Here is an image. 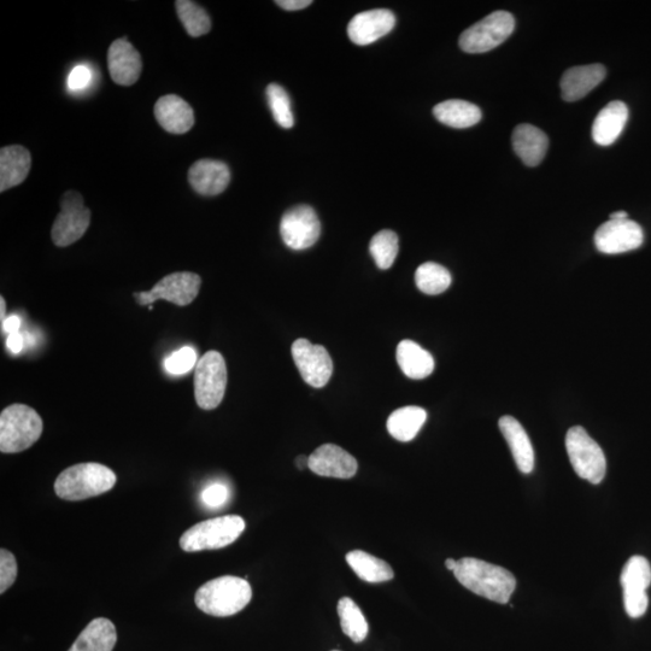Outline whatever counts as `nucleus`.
Here are the masks:
<instances>
[{"label":"nucleus","instance_id":"obj_23","mask_svg":"<svg viewBox=\"0 0 651 651\" xmlns=\"http://www.w3.org/2000/svg\"><path fill=\"white\" fill-rule=\"evenodd\" d=\"M513 148L527 167H537L547 155L549 139L542 129L525 123L515 128Z\"/></svg>","mask_w":651,"mask_h":651},{"label":"nucleus","instance_id":"obj_29","mask_svg":"<svg viewBox=\"0 0 651 651\" xmlns=\"http://www.w3.org/2000/svg\"><path fill=\"white\" fill-rule=\"evenodd\" d=\"M346 562L356 576L367 583H384L394 579L395 573L389 563L378 559L362 550L350 551L346 554Z\"/></svg>","mask_w":651,"mask_h":651},{"label":"nucleus","instance_id":"obj_15","mask_svg":"<svg viewBox=\"0 0 651 651\" xmlns=\"http://www.w3.org/2000/svg\"><path fill=\"white\" fill-rule=\"evenodd\" d=\"M308 468L320 477L350 479L357 473V461L348 451L334 444L321 445L309 456Z\"/></svg>","mask_w":651,"mask_h":651},{"label":"nucleus","instance_id":"obj_42","mask_svg":"<svg viewBox=\"0 0 651 651\" xmlns=\"http://www.w3.org/2000/svg\"><path fill=\"white\" fill-rule=\"evenodd\" d=\"M629 219V214L626 211H617L611 215V220H626Z\"/></svg>","mask_w":651,"mask_h":651},{"label":"nucleus","instance_id":"obj_1","mask_svg":"<svg viewBox=\"0 0 651 651\" xmlns=\"http://www.w3.org/2000/svg\"><path fill=\"white\" fill-rule=\"evenodd\" d=\"M454 574L466 589L497 603H508L516 588L515 577L506 568L474 557L457 561Z\"/></svg>","mask_w":651,"mask_h":651},{"label":"nucleus","instance_id":"obj_38","mask_svg":"<svg viewBox=\"0 0 651 651\" xmlns=\"http://www.w3.org/2000/svg\"><path fill=\"white\" fill-rule=\"evenodd\" d=\"M92 72L91 69L84 64L73 68L68 76V87L70 91L79 92L84 91L87 86L91 84Z\"/></svg>","mask_w":651,"mask_h":651},{"label":"nucleus","instance_id":"obj_12","mask_svg":"<svg viewBox=\"0 0 651 651\" xmlns=\"http://www.w3.org/2000/svg\"><path fill=\"white\" fill-rule=\"evenodd\" d=\"M283 242L292 250L312 248L321 234V222L309 205H297L287 210L280 222Z\"/></svg>","mask_w":651,"mask_h":651},{"label":"nucleus","instance_id":"obj_7","mask_svg":"<svg viewBox=\"0 0 651 651\" xmlns=\"http://www.w3.org/2000/svg\"><path fill=\"white\" fill-rule=\"evenodd\" d=\"M515 20L507 11H496L461 34L460 48L467 54H485L500 46L514 32Z\"/></svg>","mask_w":651,"mask_h":651},{"label":"nucleus","instance_id":"obj_33","mask_svg":"<svg viewBox=\"0 0 651 651\" xmlns=\"http://www.w3.org/2000/svg\"><path fill=\"white\" fill-rule=\"evenodd\" d=\"M369 250H371L377 266L385 271L395 263L398 251H400V240L394 231H380L372 238Z\"/></svg>","mask_w":651,"mask_h":651},{"label":"nucleus","instance_id":"obj_10","mask_svg":"<svg viewBox=\"0 0 651 651\" xmlns=\"http://www.w3.org/2000/svg\"><path fill=\"white\" fill-rule=\"evenodd\" d=\"M201 285V277L195 273H173L158 281L150 291L134 293V298L139 306H152L158 299H166L175 306L186 307L195 301Z\"/></svg>","mask_w":651,"mask_h":651},{"label":"nucleus","instance_id":"obj_21","mask_svg":"<svg viewBox=\"0 0 651 651\" xmlns=\"http://www.w3.org/2000/svg\"><path fill=\"white\" fill-rule=\"evenodd\" d=\"M498 426L506 438L519 471L524 474L531 473L535 468V451L523 425L513 416L506 415L500 419Z\"/></svg>","mask_w":651,"mask_h":651},{"label":"nucleus","instance_id":"obj_3","mask_svg":"<svg viewBox=\"0 0 651 651\" xmlns=\"http://www.w3.org/2000/svg\"><path fill=\"white\" fill-rule=\"evenodd\" d=\"M116 475L101 463H79L64 469L55 483L56 495L66 501L97 497L114 488Z\"/></svg>","mask_w":651,"mask_h":651},{"label":"nucleus","instance_id":"obj_4","mask_svg":"<svg viewBox=\"0 0 651 651\" xmlns=\"http://www.w3.org/2000/svg\"><path fill=\"white\" fill-rule=\"evenodd\" d=\"M40 415L25 404H13L0 415V451L17 454L32 447L43 434Z\"/></svg>","mask_w":651,"mask_h":651},{"label":"nucleus","instance_id":"obj_22","mask_svg":"<svg viewBox=\"0 0 651 651\" xmlns=\"http://www.w3.org/2000/svg\"><path fill=\"white\" fill-rule=\"evenodd\" d=\"M627 120H629V108L624 102L609 103L597 115L594 126H592L594 142L601 146H609L617 142L620 134L624 131Z\"/></svg>","mask_w":651,"mask_h":651},{"label":"nucleus","instance_id":"obj_31","mask_svg":"<svg viewBox=\"0 0 651 651\" xmlns=\"http://www.w3.org/2000/svg\"><path fill=\"white\" fill-rule=\"evenodd\" d=\"M451 281L453 278L448 269L434 262L424 263L415 273L416 286L421 292L430 296L441 295L447 291Z\"/></svg>","mask_w":651,"mask_h":651},{"label":"nucleus","instance_id":"obj_30","mask_svg":"<svg viewBox=\"0 0 651 651\" xmlns=\"http://www.w3.org/2000/svg\"><path fill=\"white\" fill-rule=\"evenodd\" d=\"M340 626L346 636L354 643L365 641L369 627L365 615L357 604L349 597H343L338 602Z\"/></svg>","mask_w":651,"mask_h":651},{"label":"nucleus","instance_id":"obj_32","mask_svg":"<svg viewBox=\"0 0 651 651\" xmlns=\"http://www.w3.org/2000/svg\"><path fill=\"white\" fill-rule=\"evenodd\" d=\"M177 7L178 16L186 29V32L193 38L202 37L208 34L211 29L210 17L202 7H199L191 0H178L175 3Z\"/></svg>","mask_w":651,"mask_h":651},{"label":"nucleus","instance_id":"obj_5","mask_svg":"<svg viewBox=\"0 0 651 651\" xmlns=\"http://www.w3.org/2000/svg\"><path fill=\"white\" fill-rule=\"evenodd\" d=\"M246 527L242 516L226 515L202 521L180 538V547L187 553L228 547L242 535Z\"/></svg>","mask_w":651,"mask_h":651},{"label":"nucleus","instance_id":"obj_16","mask_svg":"<svg viewBox=\"0 0 651 651\" xmlns=\"http://www.w3.org/2000/svg\"><path fill=\"white\" fill-rule=\"evenodd\" d=\"M396 25V16L386 9H375L357 14L348 26V35L354 44L371 45L389 34Z\"/></svg>","mask_w":651,"mask_h":651},{"label":"nucleus","instance_id":"obj_14","mask_svg":"<svg viewBox=\"0 0 651 651\" xmlns=\"http://www.w3.org/2000/svg\"><path fill=\"white\" fill-rule=\"evenodd\" d=\"M643 242L642 227L629 219L604 222L595 233L596 248L606 255H618L636 250Z\"/></svg>","mask_w":651,"mask_h":651},{"label":"nucleus","instance_id":"obj_34","mask_svg":"<svg viewBox=\"0 0 651 651\" xmlns=\"http://www.w3.org/2000/svg\"><path fill=\"white\" fill-rule=\"evenodd\" d=\"M267 98L269 108H271L274 120L278 125L285 129L292 128L295 125V117L292 114L291 99L283 87L278 84L269 85Z\"/></svg>","mask_w":651,"mask_h":651},{"label":"nucleus","instance_id":"obj_2","mask_svg":"<svg viewBox=\"0 0 651 651\" xmlns=\"http://www.w3.org/2000/svg\"><path fill=\"white\" fill-rule=\"evenodd\" d=\"M252 598L248 580L224 576L210 580L196 592V606L205 614L226 618L242 612Z\"/></svg>","mask_w":651,"mask_h":651},{"label":"nucleus","instance_id":"obj_18","mask_svg":"<svg viewBox=\"0 0 651 651\" xmlns=\"http://www.w3.org/2000/svg\"><path fill=\"white\" fill-rule=\"evenodd\" d=\"M189 181L199 195L217 196L230 185V168L221 161L199 160L189 170Z\"/></svg>","mask_w":651,"mask_h":651},{"label":"nucleus","instance_id":"obj_43","mask_svg":"<svg viewBox=\"0 0 651 651\" xmlns=\"http://www.w3.org/2000/svg\"><path fill=\"white\" fill-rule=\"evenodd\" d=\"M308 461H309V457L299 456L296 461L298 468L303 469L304 467H308Z\"/></svg>","mask_w":651,"mask_h":651},{"label":"nucleus","instance_id":"obj_44","mask_svg":"<svg viewBox=\"0 0 651 651\" xmlns=\"http://www.w3.org/2000/svg\"><path fill=\"white\" fill-rule=\"evenodd\" d=\"M7 304H5V299L2 297L0 298V309H2V312H0V320H2V324L5 321V312H7Z\"/></svg>","mask_w":651,"mask_h":651},{"label":"nucleus","instance_id":"obj_24","mask_svg":"<svg viewBox=\"0 0 651 651\" xmlns=\"http://www.w3.org/2000/svg\"><path fill=\"white\" fill-rule=\"evenodd\" d=\"M32 157L23 146H7L0 151V192L19 186L28 177Z\"/></svg>","mask_w":651,"mask_h":651},{"label":"nucleus","instance_id":"obj_37","mask_svg":"<svg viewBox=\"0 0 651 651\" xmlns=\"http://www.w3.org/2000/svg\"><path fill=\"white\" fill-rule=\"evenodd\" d=\"M230 490L225 484L215 483L205 488L201 498L205 506L209 508H220L228 501Z\"/></svg>","mask_w":651,"mask_h":651},{"label":"nucleus","instance_id":"obj_20","mask_svg":"<svg viewBox=\"0 0 651 651\" xmlns=\"http://www.w3.org/2000/svg\"><path fill=\"white\" fill-rule=\"evenodd\" d=\"M155 116L164 131L184 134L195 125L191 105L175 95L164 96L155 104Z\"/></svg>","mask_w":651,"mask_h":651},{"label":"nucleus","instance_id":"obj_39","mask_svg":"<svg viewBox=\"0 0 651 651\" xmlns=\"http://www.w3.org/2000/svg\"><path fill=\"white\" fill-rule=\"evenodd\" d=\"M26 342L23 333L10 334L7 338V348L11 354L19 355L25 349Z\"/></svg>","mask_w":651,"mask_h":651},{"label":"nucleus","instance_id":"obj_41","mask_svg":"<svg viewBox=\"0 0 651 651\" xmlns=\"http://www.w3.org/2000/svg\"><path fill=\"white\" fill-rule=\"evenodd\" d=\"M21 330V319L19 316L16 315H11L9 318L5 319V321L2 324V331L4 333L9 334H14V333H19Z\"/></svg>","mask_w":651,"mask_h":651},{"label":"nucleus","instance_id":"obj_28","mask_svg":"<svg viewBox=\"0 0 651 651\" xmlns=\"http://www.w3.org/2000/svg\"><path fill=\"white\" fill-rule=\"evenodd\" d=\"M427 420L425 409L410 406L395 410L387 419V431L398 442L407 443L418 436Z\"/></svg>","mask_w":651,"mask_h":651},{"label":"nucleus","instance_id":"obj_8","mask_svg":"<svg viewBox=\"0 0 651 651\" xmlns=\"http://www.w3.org/2000/svg\"><path fill=\"white\" fill-rule=\"evenodd\" d=\"M227 366L224 356L208 351L198 361L195 373V397L199 408L213 410L224 400L227 387Z\"/></svg>","mask_w":651,"mask_h":651},{"label":"nucleus","instance_id":"obj_45","mask_svg":"<svg viewBox=\"0 0 651 651\" xmlns=\"http://www.w3.org/2000/svg\"><path fill=\"white\" fill-rule=\"evenodd\" d=\"M445 566H447L449 571L454 572L457 566V561L454 559H448L445 561Z\"/></svg>","mask_w":651,"mask_h":651},{"label":"nucleus","instance_id":"obj_13","mask_svg":"<svg viewBox=\"0 0 651 651\" xmlns=\"http://www.w3.org/2000/svg\"><path fill=\"white\" fill-rule=\"evenodd\" d=\"M292 356L302 378L310 386L320 389L327 385L333 373V362L324 346L308 339H297L292 345Z\"/></svg>","mask_w":651,"mask_h":651},{"label":"nucleus","instance_id":"obj_36","mask_svg":"<svg viewBox=\"0 0 651 651\" xmlns=\"http://www.w3.org/2000/svg\"><path fill=\"white\" fill-rule=\"evenodd\" d=\"M17 578L15 556L7 549L0 550V594L11 588Z\"/></svg>","mask_w":651,"mask_h":651},{"label":"nucleus","instance_id":"obj_6","mask_svg":"<svg viewBox=\"0 0 651 651\" xmlns=\"http://www.w3.org/2000/svg\"><path fill=\"white\" fill-rule=\"evenodd\" d=\"M566 449L574 472L591 484H600L607 472L603 450L583 427H572L567 432Z\"/></svg>","mask_w":651,"mask_h":651},{"label":"nucleus","instance_id":"obj_17","mask_svg":"<svg viewBox=\"0 0 651 651\" xmlns=\"http://www.w3.org/2000/svg\"><path fill=\"white\" fill-rule=\"evenodd\" d=\"M108 67L115 84L132 86L142 74V57L127 38L115 40L109 48Z\"/></svg>","mask_w":651,"mask_h":651},{"label":"nucleus","instance_id":"obj_25","mask_svg":"<svg viewBox=\"0 0 651 651\" xmlns=\"http://www.w3.org/2000/svg\"><path fill=\"white\" fill-rule=\"evenodd\" d=\"M117 642L115 625L109 619L92 620L68 651H113Z\"/></svg>","mask_w":651,"mask_h":651},{"label":"nucleus","instance_id":"obj_26","mask_svg":"<svg viewBox=\"0 0 651 651\" xmlns=\"http://www.w3.org/2000/svg\"><path fill=\"white\" fill-rule=\"evenodd\" d=\"M396 356L402 372L410 379H425L434 371L432 355L412 340H403L398 344Z\"/></svg>","mask_w":651,"mask_h":651},{"label":"nucleus","instance_id":"obj_19","mask_svg":"<svg viewBox=\"0 0 651 651\" xmlns=\"http://www.w3.org/2000/svg\"><path fill=\"white\" fill-rule=\"evenodd\" d=\"M607 70L602 64L574 67L568 69L561 79L563 101L578 102L596 89L606 78Z\"/></svg>","mask_w":651,"mask_h":651},{"label":"nucleus","instance_id":"obj_46","mask_svg":"<svg viewBox=\"0 0 651 651\" xmlns=\"http://www.w3.org/2000/svg\"><path fill=\"white\" fill-rule=\"evenodd\" d=\"M333 651H338V650H333Z\"/></svg>","mask_w":651,"mask_h":651},{"label":"nucleus","instance_id":"obj_40","mask_svg":"<svg viewBox=\"0 0 651 651\" xmlns=\"http://www.w3.org/2000/svg\"><path fill=\"white\" fill-rule=\"evenodd\" d=\"M277 5L287 11L303 10L312 5V0H278Z\"/></svg>","mask_w":651,"mask_h":651},{"label":"nucleus","instance_id":"obj_35","mask_svg":"<svg viewBox=\"0 0 651 651\" xmlns=\"http://www.w3.org/2000/svg\"><path fill=\"white\" fill-rule=\"evenodd\" d=\"M198 357L192 346H184L164 361V367L169 374L184 375L197 367Z\"/></svg>","mask_w":651,"mask_h":651},{"label":"nucleus","instance_id":"obj_11","mask_svg":"<svg viewBox=\"0 0 651 651\" xmlns=\"http://www.w3.org/2000/svg\"><path fill=\"white\" fill-rule=\"evenodd\" d=\"M624 592L625 611L632 619L643 617L648 611L647 590L651 584V566L643 556H632L626 562L620 577Z\"/></svg>","mask_w":651,"mask_h":651},{"label":"nucleus","instance_id":"obj_9","mask_svg":"<svg viewBox=\"0 0 651 651\" xmlns=\"http://www.w3.org/2000/svg\"><path fill=\"white\" fill-rule=\"evenodd\" d=\"M90 224L91 211L85 207L84 198L78 192L68 191L61 199V213L52 226V242L58 248H67L84 236Z\"/></svg>","mask_w":651,"mask_h":651},{"label":"nucleus","instance_id":"obj_27","mask_svg":"<svg viewBox=\"0 0 651 651\" xmlns=\"http://www.w3.org/2000/svg\"><path fill=\"white\" fill-rule=\"evenodd\" d=\"M433 115L445 126L465 129L477 125L482 120V110L473 103L451 99L439 103L433 109Z\"/></svg>","mask_w":651,"mask_h":651}]
</instances>
